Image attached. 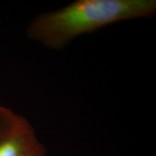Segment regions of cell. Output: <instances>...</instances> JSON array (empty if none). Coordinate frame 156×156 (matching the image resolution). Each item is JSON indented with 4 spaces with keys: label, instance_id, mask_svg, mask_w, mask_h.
<instances>
[{
    "label": "cell",
    "instance_id": "1",
    "mask_svg": "<svg viewBox=\"0 0 156 156\" xmlns=\"http://www.w3.org/2000/svg\"><path fill=\"white\" fill-rule=\"evenodd\" d=\"M155 12V0H77L37 15L27 35L46 47L60 50L83 35L122 21L152 17Z\"/></svg>",
    "mask_w": 156,
    "mask_h": 156
},
{
    "label": "cell",
    "instance_id": "2",
    "mask_svg": "<svg viewBox=\"0 0 156 156\" xmlns=\"http://www.w3.org/2000/svg\"><path fill=\"white\" fill-rule=\"evenodd\" d=\"M38 141L25 117L8 107L0 106V156H22Z\"/></svg>",
    "mask_w": 156,
    "mask_h": 156
},
{
    "label": "cell",
    "instance_id": "3",
    "mask_svg": "<svg viewBox=\"0 0 156 156\" xmlns=\"http://www.w3.org/2000/svg\"><path fill=\"white\" fill-rule=\"evenodd\" d=\"M22 156H46V150L44 146L38 141Z\"/></svg>",
    "mask_w": 156,
    "mask_h": 156
}]
</instances>
